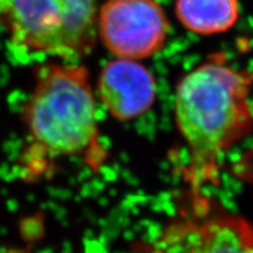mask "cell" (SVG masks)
<instances>
[{
  "label": "cell",
  "mask_w": 253,
  "mask_h": 253,
  "mask_svg": "<svg viewBox=\"0 0 253 253\" xmlns=\"http://www.w3.org/2000/svg\"><path fill=\"white\" fill-rule=\"evenodd\" d=\"M175 13L186 30L201 36L225 33L239 19L238 0H176Z\"/></svg>",
  "instance_id": "7"
},
{
  "label": "cell",
  "mask_w": 253,
  "mask_h": 253,
  "mask_svg": "<svg viewBox=\"0 0 253 253\" xmlns=\"http://www.w3.org/2000/svg\"><path fill=\"white\" fill-rule=\"evenodd\" d=\"M27 144L21 155L27 181L46 175L54 160L84 156L91 168L104 160L89 72L79 65L40 68L25 109Z\"/></svg>",
  "instance_id": "2"
},
{
  "label": "cell",
  "mask_w": 253,
  "mask_h": 253,
  "mask_svg": "<svg viewBox=\"0 0 253 253\" xmlns=\"http://www.w3.org/2000/svg\"><path fill=\"white\" fill-rule=\"evenodd\" d=\"M191 210L166 227L137 253H253V226L245 218L192 195Z\"/></svg>",
  "instance_id": "4"
},
{
  "label": "cell",
  "mask_w": 253,
  "mask_h": 253,
  "mask_svg": "<svg viewBox=\"0 0 253 253\" xmlns=\"http://www.w3.org/2000/svg\"><path fill=\"white\" fill-rule=\"evenodd\" d=\"M0 21L24 59L89 54L97 38L96 0H0Z\"/></svg>",
  "instance_id": "3"
},
{
  "label": "cell",
  "mask_w": 253,
  "mask_h": 253,
  "mask_svg": "<svg viewBox=\"0 0 253 253\" xmlns=\"http://www.w3.org/2000/svg\"><path fill=\"white\" fill-rule=\"evenodd\" d=\"M97 95L108 113L118 121H130L154 106L156 79L140 61L112 60L97 79Z\"/></svg>",
  "instance_id": "6"
},
{
  "label": "cell",
  "mask_w": 253,
  "mask_h": 253,
  "mask_svg": "<svg viewBox=\"0 0 253 253\" xmlns=\"http://www.w3.org/2000/svg\"><path fill=\"white\" fill-rule=\"evenodd\" d=\"M253 73L214 54L181 78L175 93V118L189 148L186 169L191 195L217 178V161L253 130L249 96Z\"/></svg>",
  "instance_id": "1"
},
{
  "label": "cell",
  "mask_w": 253,
  "mask_h": 253,
  "mask_svg": "<svg viewBox=\"0 0 253 253\" xmlns=\"http://www.w3.org/2000/svg\"><path fill=\"white\" fill-rule=\"evenodd\" d=\"M170 24L157 0H106L97 11V37L119 59L141 61L163 49Z\"/></svg>",
  "instance_id": "5"
}]
</instances>
